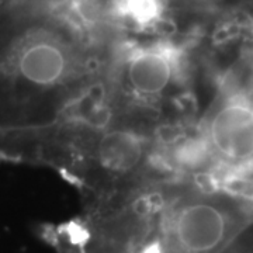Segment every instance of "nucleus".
I'll return each mask as SVG.
<instances>
[{
  "label": "nucleus",
  "instance_id": "nucleus-1",
  "mask_svg": "<svg viewBox=\"0 0 253 253\" xmlns=\"http://www.w3.org/2000/svg\"><path fill=\"white\" fill-rule=\"evenodd\" d=\"M76 18L38 17L0 48V129L48 131L100 81L114 45Z\"/></svg>",
  "mask_w": 253,
  "mask_h": 253
},
{
  "label": "nucleus",
  "instance_id": "nucleus-2",
  "mask_svg": "<svg viewBox=\"0 0 253 253\" xmlns=\"http://www.w3.org/2000/svg\"><path fill=\"white\" fill-rule=\"evenodd\" d=\"M193 78L187 46L158 37L114 45L103 84L114 118L161 128L196 121L187 109Z\"/></svg>",
  "mask_w": 253,
  "mask_h": 253
}]
</instances>
